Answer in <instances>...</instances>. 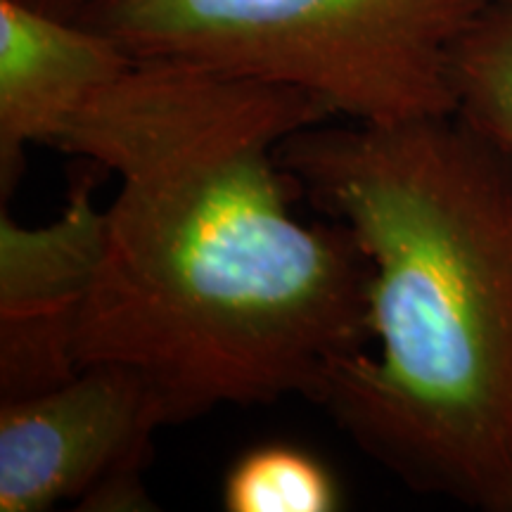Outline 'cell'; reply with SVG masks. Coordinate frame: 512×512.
Here are the masks:
<instances>
[{
  "label": "cell",
  "instance_id": "52a82bcc",
  "mask_svg": "<svg viewBox=\"0 0 512 512\" xmlns=\"http://www.w3.org/2000/svg\"><path fill=\"white\" fill-rule=\"evenodd\" d=\"M456 114L512 152V0H491L448 57Z\"/></svg>",
  "mask_w": 512,
  "mask_h": 512
},
{
  "label": "cell",
  "instance_id": "7a4b0ae2",
  "mask_svg": "<svg viewBox=\"0 0 512 512\" xmlns=\"http://www.w3.org/2000/svg\"><path fill=\"white\" fill-rule=\"evenodd\" d=\"M278 159L370 264L375 351L313 403L420 494L512 512V152L453 112L330 119Z\"/></svg>",
  "mask_w": 512,
  "mask_h": 512
},
{
  "label": "cell",
  "instance_id": "9c48e42d",
  "mask_svg": "<svg viewBox=\"0 0 512 512\" xmlns=\"http://www.w3.org/2000/svg\"><path fill=\"white\" fill-rule=\"evenodd\" d=\"M15 3L24 5V8L43 12V15L76 22V19L81 17V12L88 8L91 0H15Z\"/></svg>",
  "mask_w": 512,
  "mask_h": 512
},
{
  "label": "cell",
  "instance_id": "ba28073f",
  "mask_svg": "<svg viewBox=\"0 0 512 512\" xmlns=\"http://www.w3.org/2000/svg\"><path fill=\"white\" fill-rule=\"evenodd\" d=\"M221 501L230 512H332L342 494L332 472L309 451L264 444L230 467Z\"/></svg>",
  "mask_w": 512,
  "mask_h": 512
},
{
  "label": "cell",
  "instance_id": "5b68a950",
  "mask_svg": "<svg viewBox=\"0 0 512 512\" xmlns=\"http://www.w3.org/2000/svg\"><path fill=\"white\" fill-rule=\"evenodd\" d=\"M93 188L95 174L83 169L62 214L41 228L19 226L0 209V401L46 392L79 370L74 320L105 240Z\"/></svg>",
  "mask_w": 512,
  "mask_h": 512
},
{
  "label": "cell",
  "instance_id": "6da1fadb",
  "mask_svg": "<svg viewBox=\"0 0 512 512\" xmlns=\"http://www.w3.org/2000/svg\"><path fill=\"white\" fill-rule=\"evenodd\" d=\"M335 119L290 86L133 57L53 140L119 176L74 361L147 377L171 425L211 408L313 401L368 351L370 264L335 221L306 223L278 147Z\"/></svg>",
  "mask_w": 512,
  "mask_h": 512
},
{
  "label": "cell",
  "instance_id": "3957f363",
  "mask_svg": "<svg viewBox=\"0 0 512 512\" xmlns=\"http://www.w3.org/2000/svg\"><path fill=\"white\" fill-rule=\"evenodd\" d=\"M491 0H91L76 22L133 57L290 86L335 119L456 112L448 57Z\"/></svg>",
  "mask_w": 512,
  "mask_h": 512
},
{
  "label": "cell",
  "instance_id": "277c9868",
  "mask_svg": "<svg viewBox=\"0 0 512 512\" xmlns=\"http://www.w3.org/2000/svg\"><path fill=\"white\" fill-rule=\"evenodd\" d=\"M169 415L145 375L88 363L67 382L0 401V512L155 510L143 472Z\"/></svg>",
  "mask_w": 512,
  "mask_h": 512
},
{
  "label": "cell",
  "instance_id": "8992f818",
  "mask_svg": "<svg viewBox=\"0 0 512 512\" xmlns=\"http://www.w3.org/2000/svg\"><path fill=\"white\" fill-rule=\"evenodd\" d=\"M131 62L100 31L0 0V204L24 174L27 145H53L81 105Z\"/></svg>",
  "mask_w": 512,
  "mask_h": 512
}]
</instances>
